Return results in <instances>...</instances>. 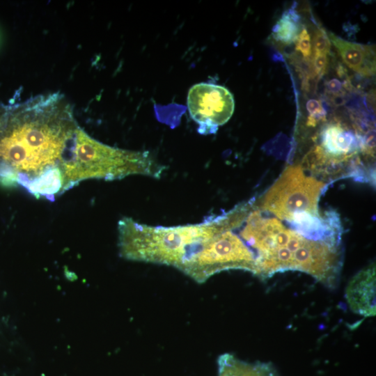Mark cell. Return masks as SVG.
Wrapping results in <instances>:
<instances>
[{
  "label": "cell",
  "instance_id": "52a82bcc",
  "mask_svg": "<svg viewBox=\"0 0 376 376\" xmlns=\"http://www.w3.org/2000/svg\"><path fill=\"white\" fill-rule=\"evenodd\" d=\"M187 104L191 118L198 125L201 134L217 132L226 123L235 110L233 94L224 86L201 82L192 86L187 94Z\"/></svg>",
  "mask_w": 376,
  "mask_h": 376
},
{
  "label": "cell",
  "instance_id": "9a60e30c",
  "mask_svg": "<svg viewBox=\"0 0 376 376\" xmlns=\"http://www.w3.org/2000/svg\"><path fill=\"white\" fill-rule=\"evenodd\" d=\"M306 109L309 116L317 120L318 123L325 118L326 111L319 100L314 99L308 100L306 103Z\"/></svg>",
  "mask_w": 376,
  "mask_h": 376
},
{
  "label": "cell",
  "instance_id": "4fadbf2b",
  "mask_svg": "<svg viewBox=\"0 0 376 376\" xmlns=\"http://www.w3.org/2000/svg\"><path fill=\"white\" fill-rule=\"evenodd\" d=\"M295 49L300 52L306 59H309L312 54L311 38L306 29L300 31L295 40Z\"/></svg>",
  "mask_w": 376,
  "mask_h": 376
},
{
  "label": "cell",
  "instance_id": "8992f818",
  "mask_svg": "<svg viewBox=\"0 0 376 376\" xmlns=\"http://www.w3.org/2000/svg\"><path fill=\"white\" fill-rule=\"evenodd\" d=\"M233 230L221 232L204 242L178 269L198 283L229 269H242L254 274V253Z\"/></svg>",
  "mask_w": 376,
  "mask_h": 376
},
{
  "label": "cell",
  "instance_id": "2e32d148",
  "mask_svg": "<svg viewBox=\"0 0 376 376\" xmlns=\"http://www.w3.org/2000/svg\"><path fill=\"white\" fill-rule=\"evenodd\" d=\"M326 89L330 93L339 94L342 91L343 86L339 80L333 79L327 83Z\"/></svg>",
  "mask_w": 376,
  "mask_h": 376
},
{
  "label": "cell",
  "instance_id": "3957f363",
  "mask_svg": "<svg viewBox=\"0 0 376 376\" xmlns=\"http://www.w3.org/2000/svg\"><path fill=\"white\" fill-rule=\"evenodd\" d=\"M251 207L248 201L201 223L175 226H150L123 217L118 224L120 255L130 260L178 269L204 242L221 232L240 228Z\"/></svg>",
  "mask_w": 376,
  "mask_h": 376
},
{
  "label": "cell",
  "instance_id": "5bb4252c",
  "mask_svg": "<svg viewBox=\"0 0 376 376\" xmlns=\"http://www.w3.org/2000/svg\"><path fill=\"white\" fill-rule=\"evenodd\" d=\"M311 62L314 75L322 77L327 72L329 65L327 54L314 52Z\"/></svg>",
  "mask_w": 376,
  "mask_h": 376
},
{
  "label": "cell",
  "instance_id": "7c38bea8",
  "mask_svg": "<svg viewBox=\"0 0 376 376\" xmlns=\"http://www.w3.org/2000/svg\"><path fill=\"white\" fill-rule=\"evenodd\" d=\"M312 47L314 52L328 54L330 51L331 42L328 34L322 29H318L313 34Z\"/></svg>",
  "mask_w": 376,
  "mask_h": 376
},
{
  "label": "cell",
  "instance_id": "6da1fadb",
  "mask_svg": "<svg viewBox=\"0 0 376 376\" xmlns=\"http://www.w3.org/2000/svg\"><path fill=\"white\" fill-rule=\"evenodd\" d=\"M78 127L70 102L58 93L10 109L0 118V182L26 189L61 170Z\"/></svg>",
  "mask_w": 376,
  "mask_h": 376
},
{
  "label": "cell",
  "instance_id": "5b68a950",
  "mask_svg": "<svg viewBox=\"0 0 376 376\" xmlns=\"http://www.w3.org/2000/svg\"><path fill=\"white\" fill-rule=\"evenodd\" d=\"M300 164L287 166L278 179L253 205L288 221L297 213L320 215L318 203L328 183L306 175Z\"/></svg>",
  "mask_w": 376,
  "mask_h": 376
},
{
  "label": "cell",
  "instance_id": "8fae6325",
  "mask_svg": "<svg viewBox=\"0 0 376 376\" xmlns=\"http://www.w3.org/2000/svg\"><path fill=\"white\" fill-rule=\"evenodd\" d=\"M298 17L291 10L285 11L272 29L273 38L284 45H290L297 40L299 34Z\"/></svg>",
  "mask_w": 376,
  "mask_h": 376
},
{
  "label": "cell",
  "instance_id": "277c9868",
  "mask_svg": "<svg viewBox=\"0 0 376 376\" xmlns=\"http://www.w3.org/2000/svg\"><path fill=\"white\" fill-rule=\"evenodd\" d=\"M60 169L63 193L91 178L113 180L132 175L159 178L166 167L148 151L111 147L92 138L79 126Z\"/></svg>",
  "mask_w": 376,
  "mask_h": 376
},
{
  "label": "cell",
  "instance_id": "7a4b0ae2",
  "mask_svg": "<svg viewBox=\"0 0 376 376\" xmlns=\"http://www.w3.org/2000/svg\"><path fill=\"white\" fill-rule=\"evenodd\" d=\"M240 227V237L254 253V274L258 277L299 271L330 288L337 285L343 266L341 244L308 240L253 206Z\"/></svg>",
  "mask_w": 376,
  "mask_h": 376
},
{
  "label": "cell",
  "instance_id": "ba28073f",
  "mask_svg": "<svg viewBox=\"0 0 376 376\" xmlns=\"http://www.w3.org/2000/svg\"><path fill=\"white\" fill-rule=\"evenodd\" d=\"M375 263L351 279L345 289V299L352 312L363 317L375 316Z\"/></svg>",
  "mask_w": 376,
  "mask_h": 376
},
{
  "label": "cell",
  "instance_id": "30bf717a",
  "mask_svg": "<svg viewBox=\"0 0 376 376\" xmlns=\"http://www.w3.org/2000/svg\"><path fill=\"white\" fill-rule=\"evenodd\" d=\"M218 376H279L269 363L246 362L226 353L217 359Z\"/></svg>",
  "mask_w": 376,
  "mask_h": 376
},
{
  "label": "cell",
  "instance_id": "9c48e42d",
  "mask_svg": "<svg viewBox=\"0 0 376 376\" xmlns=\"http://www.w3.org/2000/svg\"><path fill=\"white\" fill-rule=\"evenodd\" d=\"M328 36L330 42L348 68L365 76L375 74V58L372 47L349 42L333 33H329Z\"/></svg>",
  "mask_w": 376,
  "mask_h": 376
}]
</instances>
